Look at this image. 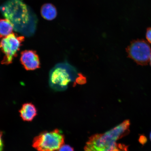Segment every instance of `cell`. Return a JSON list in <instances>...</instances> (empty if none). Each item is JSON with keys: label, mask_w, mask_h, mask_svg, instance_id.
<instances>
[{"label": "cell", "mask_w": 151, "mask_h": 151, "mask_svg": "<svg viewBox=\"0 0 151 151\" xmlns=\"http://www.w3.org/2000/svg\"><path fill=\"white\" fill-rule=\"evenodd\" d=\"M0 11L12 23L15 31L27 37L35 34L37 17L22 0H8L0 6Z\"/></svg>", "instance_id": "1"}, {"label": "cell", "mask_w": 151, "mask_h": 151, "mask_svg": "<svg viewBox=\"0 0 151 151\" xmlns=\"http://www.w3.org/2000/svg\"><path fill=\"white\" fill-rule=\"evenodd\" d=\"M130 122L124 121L116 127L103 134L92 136L84 147V151H127V147L116 141L129 134Z\"/></svg>", "instance_id": "2"}, {"label": "cell", "mask_w": 151, "mask_h": 151, "mask_svg": "<svg viewBox=\"0 0 151 151\" xmlns=\"http://www.w3.org/2000/svg\"><path fill=\"white\" fill-rule=\"evenodd\" d=\"M78 74L76 69L68 62L58 63L50 71L49 84L54 90H65L70 82L76 80Z\"/></svg>", "instance_id": "3"}, {"label": "cell", "mask_w": 151, "mask_h": 151, "mask_svg": "<svg viewBox=\"0 0 151 151\" xmlns=\"http://www.w3.org/2000/svg\"><path fill=\"white\" fill-rule=\"evenodd\" d=\"M64 143L63 135L56 129L37 136L33 139L32 146L38 151H55L59 150Z\"/></svg>", "instance_id": "4"}, {"label": "cell", "mask_w": 151, "mask_h": 151, "mask_svg": "<svg viewBox=\"0 0 151 151\" xmlns=\"http://www.w3.org/2000/svg\"><path fill=\"white\" fill-rule=\"evenodd\" d=\"M24 36L11 33L6 36L0 35V50L4 54L1 63L7 65L12 63L24 41Z\"/></svg>", "instance_id": "5"}, {"label": "cell", "mask_w": 151, "mask_h": 151, "mask_svg": "<svg viewBox=\"0 0 151 151\" xmlns=\"http://www.w3.org/2000/svg\"><path fill=\"white\" fill-rule=\"evenodd\" d=\"M126 51L128 57L137 65H148L151 55V48L147 41L139 39L132 41L126 48Z\"/></svg>", "instance_id": "6"}, {"label": "cell", "mask_w": 151, "mask_h": 151, "mask_svg": "<svg viewBox=\"0 0 151 151\" xmlns=\"http://www.w3.org/2000/svg\"><path fill=\"white\" fill-rule=\"evenodd\" d=\"M20 61L26 70H33L40 67L38 55L35 51L25 50L21 53Z\"/></svg>", "instance_id": "7"}, {"label": "cell", "mask_w": 151, "mask_h": 151, "mask_svg": "<svg viewBox=\"0 0 151 151\" xmlns=\"http://www.w3.org/2000/svg\"><path fill=\"white\" fill-rule=\"evenodd\" d=\"M19 113L22 120L24 121L31 122L37 116V111L33 104L27 103L22 105Z\"/></svg>", "instance_id": "8"}, {"label": "cell", "mask_w": 151, "mask_h": 151, "mask_svg": "<svg viewBox=\"0 0 151 151\" xmlns=\"http://www.w3.org/2000/svg\"><path fill=\"white\" fill-rule=\"evenodd\" d=\"M41 14L45 19L52 20L57 16V10L55 6L52 4L46 3L41 7Z\"/></svg>", "instance_id": "9"}, {"label": "cell", "mask_w": 151, "mask_h": 151, "mask_svg": "<svg viewBox=\"0 0 151 151\" xmlns=\"http://www.w3.org/2000/svg\"><path fill=\"white\" fill-rule=\"evenodd\" d=\"M14 27L12 23L7 19H0V35L3 36L12 33Z\"/></svg>", "instance_id": "10"}, {"label": "cell", "mask_w": 151, "mask_h": 151, "mask_svg": "<svg viewBox=\"0 0 151 151\" xmlns=\"http://www.w3.org/2000/svg\"><path fill=\"white\" fill-rule=\"evenodd\" d=\"M75 81L77 84H82L86 83V79L82 73H78V76H77Z\"/></svg>", "instance_id": "11"}, {"label": "cell", "mask_w": 151, "mask_h": 151, "mask_svg": "<svg viewBox=\"0 0 151 151\" xmlns=\"http://www.w3.org/2000/svg\"><path fill=\"white\" fill-rule=\"evenodd\" d=\"M146 37L147 42L151 44V27L147 28Z\"/></svg>", "instance_id": "12"}, {"label": "cell", "mask_w": 151, "mask_h": 151, "mask_svg": "<svg viewBox=\"0 0 151 151\" xmlns=\"http://www.w3.org/2000/svg\"><path fill=\"white\" fill-rule=\"evenodd\" d=\"M59 151H73V149L67 145H63L59 149Z\"/></svg>", "instance_id": "13"}, {"label": "cell", "mask_w": 151, "mask_h": 151, "mask_svg": "<svg viewBox=\"0 0 151 151\" xmlns=\"http://www.w3.org/2000/svg\"><path fill=\"white\" fill-rule=\"evenodd\" d=\"M139 141L140 144L144 145L147 142V139L144 135H141L139 137Z\"/></svg>", "instance_id": "14"}, {"label": "cell", "mask_w": 151, "mask_h": 151, "mask_svg": "<svg viewBox=\"0 0 151 151\" xmlns=\"http://www.w3.org/2000/svg\"><path fill=\"white\" fill-rule=\"evenodd\" d=\"M2 133L0 132V151H3V143L2 139Z\"/></svg>", "instance_id": "15"}, {"label": "cell", "mask_w": 151, "mask_h": 151, "mask_svg": "<svg viewBox=\"0 0 151 151\" xmlns=\"http://www.w3.org/2000/svg\"><path fill=\"white\" fill-rule=\"evenodd\" d=\"M149 63H150V65L151 66V55L150 56V60H149Z\"/></svg>", "instance_id": "16"}, {"label": "cell", "mask_w": 151, "mask_h": 151, "mask_svg": "<svg viewBox=\"0 0 151 151\" xmlns=\"http://www.w3.org/2000/svg\"><path fill=\"white\" fill-rule=\"evenodd\" d=\"M150 140L151 141V132H150Z\"/></svg>", "instance_id": "17"}]
</instances>
